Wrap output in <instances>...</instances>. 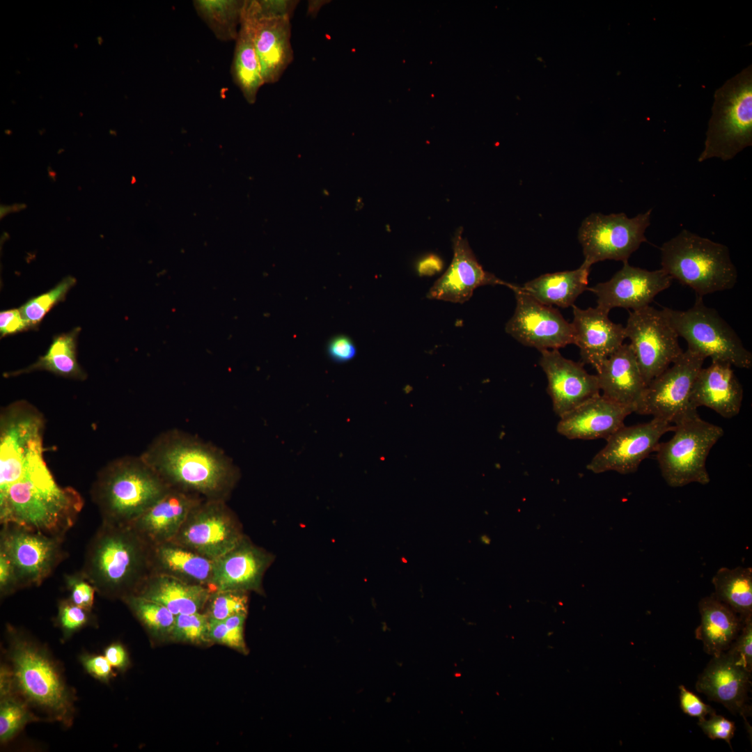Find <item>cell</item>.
Returning <instances> with one entry per match:
<instances>
[{
	"instance_id": "obj_1",
	"label": "cell",
	"mask_w": 752,
	"mask_h": 752,
	"mask_svg": "<svg viewBox=\"0 0 752 752\" xmlns=\"http://www.w3.org/2000/svg\"><path fill=\"white\" fill-rule=\"evenodd\" d=\"M140 456L170 487L204 500L226 501L240 478L225 451L179 429L159 434Z\"/></svg>"
},
{
	"instance_id": "obj_2",
	"label": "cell",
	"mask_w": 752,
	"mask_h": 752,
	"mask_svg": "<svg viewBox=\"0 0 752 752\" xmlns=\"http://www.w3.org/2000/svg\"><path fill=\"white\" fill-rule=\"evenodd\" d=\"M23 467L17 480L0 490L1 524L64 538L82 510L81 495L72 487L57 484L43 451L32 455Z\"/></svg>"
},
{
	"instance_id": "obj_3",
	"label": "cell",
	"mask_w": 752,
	"mask_h": 752,
	"mask_svg": "<svg viewBox=\"0 0 752 752\" xmlns=\"http://www.w3.org/2000/svg\"><path fill=\"white\" fill-rule=\"evenodd\" d=\"M81 572L100 595L123 600L152 574L150 545L131 526L102 522L87 546Z\"/></svg>"
},
{
	"instance_id": "obj_4",
	"label": "cell",
	"mask_w": 752,
	"mask_h": 752,
	"mask_svg": "<svg viewBox=\"0 0 752 752\" xmlns=\"http://www.w3.org/2000/svg\"><path fill=\"white\" fill-rule=\"evenodd\" d=\"M170 488L140 455L124 456L98 472L91 494L102 523L129 526Z\"/></svg>"
},
{
	"instance_id": "obj_5",
	"label": "cell",
	"mask_w": 752,
	"mask_h": 752,
	"mask_svg": "<svg viewBox=\"0 0 752 752\" xmlns=\"http://www.w3.org/2000/svg\"><path fill=\"white\" fill-rule=\"evenodd\" d=\"M8 658L16 693L29 705L68 726L74 696L47 651L13 627H7Z\"/></svg>"
},
{
	"instance_id": "obj_6",
	"label": "cell",
	"mask_w": 752,
	"mask_h": 752,
	"mask_svg": "<svg viewBox=\"0 0 752 752\" xmlns=\"http://www.w3.org/2000/svg\"><path fill=\"white\" fill-rule=\"evenodd\" d=\"M661 269L696 296L732 289L737 271L728 248L683 229L660 247Z\"/></svg>"
},
{
	"instance_id": "obj_7",
	"label": "cell",
	"mask_w": 752,
	"mask_h": 752,
	"mask_svg": "<svg viewBox=\"0 0 752 752\" xmlns=\"http://www.w3.org/2000/svg\"><path fill=\"white\" fill-rule=\"evenodd\" d=\"M705 147L698 161H728L752 145V65L716 90Z\"/></svg>"
},
{
	"instance_id": "obj_8",
	"label": "cell",
	"mask_w": 752,
	"mask_h": 752,
	"mask_svg": "<svg viewBox=\"0 0 752 752\" xmlns=\"http://www.w3.org/2000/svg\"><path fill=\"white\" fill-rule=\"evenodd\" d=\"M673 437L659 443L657 459L662 477L672 487L697 483L707 485L708 454L723 436L720 426L703 420L694 409L674 424Z\"/></svg>"
},
{
	"instance_id": "obj_9",
	"label": "cell",
	"mask_w": 752,
	"mask_h": 752,
	"mask_svg": "<svg viewBox=\"0 0 752 752\" xmlns=\"http://www.w3.org/2000/svg\"><path fill=\"white\" fill-rule=\"evenodd\" d=\"M661 310L678 336L686 340L687 349L712 361L751 368V352L717 311L704 304L703 297L696 296L694 304L685 311L667 307Z\"/></svg>"
},
{
	"instance_id": "obj_10",
	"label": "cell",
	"mask_w": 752,
	"mask_h": 752,
	"mask_svg": "<svg viewBox=\"0 0 752 752\" xmlns=\"http://www.w3.org/2000/svg\"><path fill=\"white\" fill-rule=\"evenodd\" d=\"M651 212L650 209L632 218L625 213H593L586 217L578 233L583 262L592 266L606 260L627 261L647 242L645 233L650 225Z\"/></svg>"
},
{
	"instance_id": "obj_11",
	"label": "cell",
	"mask_w": 752,
	"mask_h": 752,
	"mask_svg": "<svg viewBox=\"0 0 752 752\" xmlns=\"http://www.w3.org/2000/svg\"><path fill=\"white\" fill-rule=\"evenodd\" d=\"M625 332L647 385L683 352L662 310L650 306L629 313Z\"/></svg>"
},
{
	"instance_id": "obj_12",
	"label": "cell",
	"mask_w": 752,
	"mask_h": 752,
	"mask_svg": "<svg viewBox=\"0 0 752 752\" xmlns=\"http://www.w3.org/2000/svg\"><path fill=\"white\" fill-rule=\"evenodd\" d=\"M246 537L241 523L226 501L204 500L190 512L170 541L214 561Z\"/></svg>"
},
{
	"instance_id": "obj_13",
	"label": "cell",
	"mask_w": 752,
	"mask_h": 752,
	"mask_svg": "<svg viewBox=\"0 0 752 752\" xmlns=\"http://www.w3.org/2000/svg\"><path fill=\"white\" fill-rule=\"evenodd\" d=\"M0 551L15 570L20 589L39 586L65 559L64 538L17 525H1Z\"/></svg>"
},
{
	"instance_id": "obj_14",
	"label": "cell",
	"mask_w": 752,
	"mask_h": 752,
	"mask_svg": "<svg viewBox=\"0 0 752 752\" xmlns=\"http://www.w3.org/2000/svg\"><path fill=\"white\" fill-rule=\"evenodd\" d=\"M705 358L689 349L647 385L635 413L651 415L673 425L694 409L690 396Z\"/></svg>"
},
{
	"instance_id": "obj_15",
	"label": "cell",
	"mask_w": 752,
	"mask_h": 752,
	"mask_svg": "<svg viewBox=\"0 0 752 752\" xmlns=\"http://www.w3.org/2000/svg\"><path fill=\"white\" fill-rule=\"evenodd\" d=\"M516 307L506 325V331L526 346L543 350H558L574 344L572 323L552 306L537 301L524 293L519 285L510 283Z\"/></svg>"
},
{
	"instance_id": "obj_16",
	"label": "cell",
	"mask_w": 752,
	"mask_h": 752,
	"mask_svg": "<svg viewBox=\"0 0 752 752\" xmlns=\"http://www.w3.org/2000/svg\"><path fill=\"white\" fill-rule=\"evenodd\" d=\"M673 429L674 425L657 418L647 423L623 425L606 439L605 446L592 458L587 469L595 473H634L642 461L656 451L661 437Z\"/></svg>"
},
{
	"instance_id": "obj_17",
	"label": "cell",
	"mask_w": 752,
	"mask_h": 752,
	"mask_svg": "<svg viewBox=\"0 0 752 752\" xmlns=\"http://www.w3.org/2000/svg\"><path fill=\"white\" fill-rule=\"evenodd\" d=\"M45 421L42 414L26 400L3 407L0 413V480L13 477L23 462L43 447Z\"/></svg>"
},
{
	"instance_id": "obj_18",
	"label": "cell",
	"mask_w": 752,
	"mask_h": 752,
	"mask_svg": "<svg viewBox=\"0 0 752 752\" xmlns=\"http://www.w3.org/2000/svg\"><path fill=\"white\" fill-rule=\"evenodd\" d=\"M672 281L661 268L650 271L625 261L609 281L587 290L597 297V306L607 313L613 308L633 311L649 306L659 293L671 286Z\"/></svg>"
},
{
	"instance_id": "obj_19",
	"label": "cell",
	"mask_w": 752,
	"mask_h": 752,
	"mask_svg": "<svg viewBox=\"0 0 752 752\" xmlns=\"http://www.w3.org/2000/svg\"><path fill=\"white\" fill-rule=\"evenodd\" d=\"M540 352L539 364L547 376L553 409L559 417L600 394L597 375L589 374L583 363L565 358L558 350Z\"/></svg>"
},
{
	"instance_id": "obj_20",
	"label": "cell",
	"mask_w": 752,
	"mask_h": 752,
	"mask_svg": "<svg viewBox=\"0 0 752 752\" xmlns=\"http://www.w3.org/2000/svg\"><path fill=\"white\" fill-rule=\"evenodd\" d=\"M253 30V42L265 84L280 79L293 61L290 18L261 12L256 0H245Z\"/></svg>"
},
{
	"instance_id": "obj_21",
	"label": "cell",
	"mask_w": 752,
	"mask_h": 752,
	"mask_svg": "<svg viewBox=\"0 0 752 752\" xmlns=\"http://www.w3.org/2000/svg\"><path fill=\"white\" fill-rule=\"evenodd\" d=\"M459 228L453 239V260L443 275L430 288L427 297L453 303H464L472 296L475 289L487 285H503L510 283L497 278L483 268L478 263L467 240Z\"/></svg>"
},
{
	"instance_id": "obj_22",
	"label": "cell",
	"mask_w": 752,
	"mask_h": 752,
	"mask_svg": "<svg viewBox=\"0 0 752 752\" xmlns=\"http://www.w3.org/2000/svg\"><path fill=\"white\" fill-rule=\"evenodd\" d=\"M751 672L728 652L712 657L696 683V690L710 700L721 703L732 714L746 717L751 712L748 704Z\"/></svg>"
},
{
	"instance_id": "obj_23",
	"label": "cell",
	"mask_w": 752,
	"mask_h": 752,
	"mask_svg": "<svg viewBox=\"0 0 752 752\" xmlns=\"http://www.w3.org/2000/svg\"><path fill=\"white\" fill-rule=\"evenodd\" d=\"M273 556L246 536L235 547L214 561L213 590L261 592L263 576Z\"/></svg>"
},
{
	"instance_id": "obj_24",
	"label": "cell",
	"mask_w": 752,
	"mask_h": 752,
	"mask_svg": "<svg viewBox=\"0 0 752 752\" xmlns=\"http://www.w3.org/2000/svg\"><path fill=\"white\" fill-rule=\"evenodd\" d=\"M633 412V407L598 394L561 416L556 430L569 439H607Z\"/></svg>"
},
{
	"instance_id": "obj_25",
	"label": "cell",
	"mask_w": 752,
	"mask_h": 752,
	"mask_svg": "<svg viewBox=\"0 0 752 752\" xmlns=\"http://www.w3.org/2000/svg\"><path fill=\"white\" fill-rule=\"evenodd\" d=\"M572 308L574 344L579 348L581 363L591 365L597 372L623 344L625 327L612 322L609 313L597 306L582 309L573 305Z\"/></svg>"
},
{
	"instance_id": "obj_26",
	"label": "cell",
	"mask_w": 752,
	"mask_h": 752,
	"mask_svg": "<svg viewBox=\"0 0 752 752\" xmlns=\"http://www.w3.org/2000/svg\"><path fill=\"white\" fill-rule=\"evenodd\" d=\"M722 361H712L698 372L691 393L693 408L704 406L725 418L737 416L741 409L744 390L732 368Z\"/></svg>"
},
{
	"instance_id": "obj_27",
	"label": "cell",
	"mask_w": 752,
	"mask_h": 752,
	"mask_svg": "<svg viewBox=\"0 0 752 752\" xmlns=\"http://www.w3.org/2000/svg\"><path fill=\"white\" fill-rule=\"evenodd\" d=\"M201 497L171 487L130 525L150 545L172 540Z\"/></svg>"
},
{
	"instance_id": "obj_28",
	"label": "cell",
	"mask_w": 752,
	"mask_h": 752,
	"mask_svg": "<svg viewBox=\"0 0 752 752\" xmlns=\"http://www.w3.org/2000/svg\"><path fill=\"white\" fill-rule=\"evenodd\" d=\"M596 375L604 396L636 412L647 384L629 344H622L609 357Z\"/></svg>"
},
{
	"instance_id": "obj_29",
	"label": "cell",
	"mask_w": 752,
	"mask_h": 752,
	"mask_svg": "<svg viewBox=\"0 0 752 752\" xmlns=\"http://www.w3.org/2000/svg\"><path fill=\"white\" fill-rule=\"evenodd\" d=\"M150 563L152 574L211 588L214 561L173 541L150 545Z\"/></svg>"
},
{
	"instance_id": "obj_30",
	"label": "cell",
	"mask_w": 752,
	"mask_h": 752,
	"mask_svg": "<svg viewBox=\"0 0 752 752\" xmlns=\"http://www.w3.org/2000/svg\"><path fill=\"white\" fill-rule=\"evenodd\" d=\"M212 589L162 574L150 575L135 595L157 602L175 616L203 611Z\"/></svg>"
},
{
	"instance_id": "obj_31",
	"label": "cell",
	"mask_w": 752,
	"mask_h": 752,
	"mask_svg": "<svg viewBox=\"0 0 752 752\" xmlns=\"http://www.w3.org/2000/svg\"><path fill=\"white\" fill-rule=\"evenodd\" d=\"M700 623L695 636L702 641L704 651L712 657L726 652L737 636L743 624L741 617L713 594L698 602Z\"/></svg>"
},
{
	"instance_id": "obj_32",
	"label": "cell",
	"mask_w": 752,
	"mask_h": 752,
	"mask_svg": "<svg viewBox=\"0 0 752 752\" xmlns=\"http://www.w3.org/2000/svg\"><path fill=\"white\" fill-rule=\"evenodd\" d=\"M590 267L583 262L576 269L545 274L519 288L542 304L561 308L572 306L577 298L588 288Z\"/></svg>"
},
{
	"instance_id": "obj_33",
	"label": "cell",
	"mask_w": 752,
	"mask_h": 752,
	"mask_svg": "<svg viewBox=\"0 0 752 752\" xmlns=\"http://www.w3.org/2000/svg\"><path fill=\"white\" fill-rule=\"evenodd\" d=\"M231 76L249 104H254L260 88L265 84L256 52L251 22L245 7L235 40Z\"/></svg>"
},
{
	"instance_id": "obj_34",
	"label": "cell",
	"mask_w": 752,
	"mask_h": 752,
	"mask_svg": "<svg viewBox=\"0 0 752 752\" xmlns=\"http://www.w3.org/2000/svg\"><path fill=\"white\" fill-rule=\"evenodd\" d=\"M77 327L70 332L54 337L47 352L26 368L6 373V377H15L37 370H46L70 379L84 380L87 375L77 359V339L80 331Z\"/></svg>"
},
{
	"instance_id": "obj_35",
	"label": "cell",
	"mask_w": 752,
	"mask_h": 752,
	"mask_svg": "<svg viewBox=\"0 0 752 752\" xmlns=\"http://www.w3.org/2000/svg\"><path fill=\"white\" fill-rule=\"evenodd\" d=\"M713 595L744 620L752 616V568L721 567L712 579Z\"/></svg>"
},
{
	"instance_id": "obj_36",
	"label": "cell",
	"mask_w": 752,
	"mask_h": 752,
	"mask_svg": "<svg viewBox=\"0 0 752 752\" xmlns=\"http://www.w3.org/2000/svg\"><path fill=\"white\" fill-rule=\"evenodd\" d=\"M245 0H194L198 15L221 41L235 40Z\"/></svg>"
},
{
	"instance_id": "obj_37",
	"label": "cell",
	"mask_w": 752,
	"mask_h": 752,
	"mask_svg": "<svg viewBox=\"0 0 752 752\" xmlns=\"http://www.w3.org/2000/svg\"><path fill=\"white\" fill-rule=\"evenodd\" d=\"M123 601L152 638L170 639L175 616L167 608L135 594L127 596Z\"/></svg>"
},
{
	"instance_id": "obj_38",
	"label": "cell",
	"mask_w": 752,
	"mask_h": 752,
	"mask_svg": "<svg viewBox=\"0 0 752 752\" xmlns=\"http://www.w3.org/2000/svg\"><path fill=\"white\" fill-rule=\"evenodd\" d=\"M0 698V741L4 744L12 739L28 723L39 719L17 694L2 696Z\"/></svg>"
},
{
	"instance_id": "obj_39",
	"label": "cell",
	"mask_w": 752,
	"mask_h": 752,
	"mask_svg": "<svg viewBox=\"0 0 752 752\" xmlns=\"http://www.w3.org/2000/svg\"><path fill=\"white\" fill-rule=\"evenodd\" d=\"M76 279L67 276L49 291L30 299L19 309L31 329L37 327L45 315L58 302L63 301Z\"/></svg>"
},
{
	"instance_id": "obj_40",
	"label": "cell",
	"mask_w": 752,
	"mask_h": 752,
	"mask_svg": "<svg viewBox=\"0 0 752 752\" xmlns=\"http://www.w3.org/2000/svg\"><path fill=\"white\" fill-rule=\"evenodd\" d=\"M210 618L203 611L175 616L170 639L174 641L191 644L211 643Z\"/></svg>"
},
{
	"instance_id": "obj_41",
	"label": "cell",
	"mask_w": 752,
	"mask_h": 752,
	"mask_svg": "<svg viewBox=\"0 0 752 752\" xmlns=\"http://www.w3.org/2000/svg\"><path fill=\"white\" fill-rule=\"evenodd\" d=\"M247 613H238L224 620L210 619L209 636L211 643L228 646L246 653L244 628Z\"/></svg>"
},
{
	"instance_id": "obj_42",
	"label": "cell",
	"mask_w": 752,
	"mask_h": 752,
	"mask_svg": "<svg viewBox=\"0 0 752 752\" xmlns=\"http://www.w3.org/2000/svg\"><path fill=\"white\" fill-rule=\"evenodd\" d=\"M205 608V613L212 620H221L235 614L247 613V593L212 590Z\"/></svg>"
},
{
	"instance_id": "obj_43",
	"label": "cell",
	"mask_w": 752,
	"mask_h": 752,
	"mask_svg": "<svg viewBox=\"0 0 752 752\" xmlns=\"http://www.w3.org/2000/svg\"><path fill=\"white\" fill-rule=\"evenodd\" d=\"M92 620V611L73 604L68 599L59 602L56 621L63 632V639L70 637L86 627Z\"/></svg>"
},
{
	"instance_id": "obj_44",
	"label": "cell",
	"mask_w": 752,
	"mask_h": 752,
	"mask_svg": "<svg viewBox=\"0 0 752 752\" xmlns=\"http://www.w3.org/2000/svg\"><path fill=\"white\" fill-rule=\"evenodd\" d=\"M65 583L69 592L68 599L73 604L92 611L97 591L82 572L80 571L65 575Z\"/></svg>"
},
{
	"instance_id": "obj_45",
	"label": "cell",
	"mask_w": 752,
	"mask_h": 752,
	"mask_svg": "<svg viewBox=\"0 0 752 752\" xmlns=\"http://www.w3.org/2000/svg\"><path fill=\"white\" fill-rule=\"evenodd\" d=\"M726 652L749 671H752V616L743 620L737 636Z\"/></svg>"
},
{
	"instance_id": "obj_46",
	"label": "cell",
	"mask_w": 752,
	"mask_h": 752,
	"mask_svg": "<svg viewBox=\"0 0 752 752\" xmlns=\"http://www.w3.org/2000/svg\"><path fill=\"white\" fill-rule=\"evenodd\" d=\"M698 725L703 732L711 739H723L730 748L731 739L735 731V723L721 715L714 714L709 719H698Z\"/></svg>"
},
{
	"instance_id": "obj_47",
	"label": "cell",
	"mask_w": 752,
	"mask_h": 752,
	"mask_svg": "<svg viewBox=\"0 0 752 752\" xmlns=\"http://www.w3.org/2000/svg\"><path fill=\"white\" fill-rule=\"evenodd\" d=\"M678 688L680 706L684 713L698 719L716 714L714 708L703 702L697 695L688 690L684 685H680Z\"/></svg>"
},
{
	"instance_id": "obj_48",
	"label": "cell",
	"mask_w": 752,
	"mask_h": 752,
	"mask_svg": "<svg viewBox=\"0 0 752 752\" xmlns=\"http://www.w3.org/2000/svg\"><path fill=\"white\" fill-rule=\"evenodd\" d=\"M80 661L88 674L103 683H108L114 675L104 655L85 654L80 657Z\"/></svg>"
},
{
	"instance_id": "obj_49",
	"label": "cell",
	"mask_w": 752,
	"mask_h": 752,
	"mask_svg": "<svg viewBox=\"0 0 752 752\" xmlns=\"http://www.w3.org/2000/svg\"><path fill=\"white\" fill-rule=\"evenodd\" d=\"M327 353L329 358L337 363L352 360L357 354L353 341L347 336L340 335L333 338L328 343Z\"/></svg>"
},
{
	"instance_id": "obj_50",
	"label": "cell",
	"mask_w": 752,
	"mask_h": 752,
	"mask_svg": "<svg viewBox=\"0 0 752 752\" xmlns=\"http://www.w3.org/2000/svg\"><path fill=\"white\" fill-rule=\"evenodd\" d=\"M20 590L14 567L7 555L0 551V594L4 597Z\"/></svg>"
},
{
	"instance_id": "obj_51",
	"label": "cell",
	"mask_w": 752,
	"mask_h": 752,
	"mask_svg": "<svg viewBox=\"0 0 752 752\" xmlns=\"http://www.w3.org/2000/svg\"><path fill=\"white\" fill-rule=\"evenodd\" d=\"M31 329L23 318L19 308H13L0 313L1 337L15 334Z\"/></svg>"
},
{
	"instance_id": "obj_52",
	"label": "cell",
	"mask_w": 752,
	"mask_h": 752,
	"mask_svg": "<svg viewBox=\"0 0 752 752\" xmlns=\"http://www.w3.org/2000/svg\"><path fill=\"white\" fill-rule=\"evenodd\" d=\"M259 10L266 14L292 18L299 1L256 0Z\"/></svg>"
},
{
	"instance_id": "obj_53",
	"label": "cell",
	"mask_w": 752,
	"mask_h": 752,
	"mask_svg": "<svg viewBox=\"0 0 752 752\" xmlns=\"http://www.w3.org/2000/svg\"><path fill=\"white\" fill-rule=\"evenodd\" d=\"M104 655L113 668L125 671L130 664L126 649L120 643H113L104 650Z\"/></svg>"
},
{
	"instance_id": "obj_54",
	"label": "cell",
	"mask_w": 752,
	"mask_h": 752,
	"mask_svg": "<svg viewBox=\"0 0 752 752\" xmlns=\"http://www.w3.org/2000/svg\"><path fill=\"white\" fill-rule=\"evenodd\" d=\"M442 267V260L435 255H430L418 263L417 272L420 276H432L439 272Z\"/></svg>"
},
{
	"instance_id": "obj_55",
	"label": "cell",
	"mask_w": 752,
	"mask_h": 752,
	"mask_svg": "<svg viewBox=\"0 0 752 752\" xmlns=\"http://www.w3.org/2000/svg\"><path fill=\"white\" fill-rule=\"evenodd\" d=\"M481 541H482V542H483V543H485V544H489V542H490V540L489 539V538H488L487 536H486V535H483V536L481 537Z\"/></svg>"
}]
</instances>
